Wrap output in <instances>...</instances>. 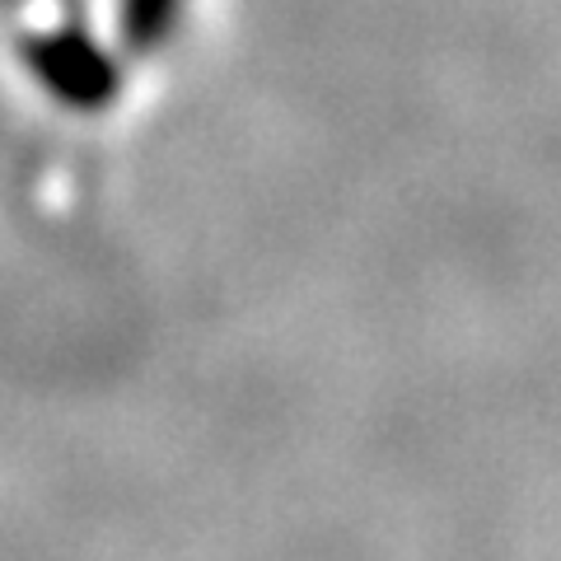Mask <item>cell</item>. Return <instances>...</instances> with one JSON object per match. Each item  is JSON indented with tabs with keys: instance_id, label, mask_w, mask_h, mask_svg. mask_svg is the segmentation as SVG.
<instances>
[{
	"instance_id": "obj_2",
	"label": "cell",
	"mask_w": 561,
	"mask_h": 561,
	"mask_svg": "<svg viewBox=\"0 0 561 561\" xmlns=\"http://www.w3.org/2000/svg\"><path fill=\"white\" fill-rule=\"evenodd\" d=\"M179 5L183 0H127L122 5V33L136 51H150L164 43V33L179 20Z\"/></svg>"
},
{
	"instance_id": "obj_1",
	"label": "cell",
	"mask_w": 561,
	"mask_h": 561,
	"mask_svg": "<svg viewBox=\"0 0 561 561\" xmlns=\"http://www.w3.org/2000/svg\"><path fill=\"white\" fill-rule=\"evenodd\" d=\"M33 76H38L51 94L70 108H103L117 94V70L103 51L84 38V33H47L28 47Z\"/></svg>"
}]
</instances>
